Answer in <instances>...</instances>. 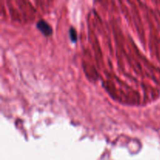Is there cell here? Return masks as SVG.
Segmentation results:
<instances>
[{"instance_id":"6da1fadb","label":"cell","mask_w":160,"mask_h":160,"mask_svg":"<svg viewBox=\"0 0 160 160\" xmlns=\"http://www.w3.org/2000/svg\"><path fill=\"white\" fill-rule=\"evenodd\" d=\"M36 27H37L38 29L42 34H44L46 36L50 35V34H52V27L50 26L46 21H45V20H39L37 23V24H36Z\"/></svg>"},{"instance_id":"7a4b0ae2","label":"cell","mask_w":160,"mask_h":160,"mask_svg":"<svg viewBox=\"0 0 160 160\" xmlns=\"http://www.w3.org/2000/svg\"><path fill=\"white\" fill-rule=\"evenodd\" d=\"M69 34H70V38L71 39V41L73 42H76L78 40V34H77V31L73 27L70 28V31H69Z\"/></svg>"}]
</instances>
